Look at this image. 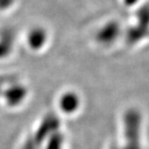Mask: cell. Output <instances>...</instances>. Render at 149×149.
Instances as JSON below:
<instances>
[{
    "instance_id": "cell-4",
    "label": "cell",
    "mask_w": 149,
    "mask_h": 149,
    "mask_svg": "<svg viewBox=\"0 0 149 149\" xmlns=\"http://www.w3.org/2000/svg\"><path fill=\"white\" fill-rule=\"evenodd\" d=\"M80 106L79 96L74 92H67L59 99V107L66 113H73Z\"/></svg>"
},
{
    "instance_id": "cell-6",
    "label": "cell",
    "mask_w": 149,
    "mask_h": 149,
    "mask_svg": "<svg viewBox=\"0 0 149 149\" xmlns=\"http://www.w3.org/2000/svg\"><path fill=\"white\" fill-rule=\"evenodd\" d=\"M15 3V0H0V10H6L11 7Z\"/></svg>"
},
{
    "instance_id": "cell-3",
    "label": "cell",
    "mask_w": 149,
    "mask_h": 149,
    "mask_svg": "<svg viewBox=\"0 0 149 149\" xmlns=\"http://www.w3.org/2000/svg\"><path fill=\"white\" fill-rule=\"evenodd\" d=\"M48 40V34L45 29L41 27H34L27 35V42L29 47L33 50H39L43 48Z\"/></svg>"
},
{
    "instance_id": "cell-1",
    "label": "cell",
    "mask_w": 149,
    "mask_h": 149,
    "mask_svg": "<svg viewBox=\"0 0 149 149\" xmlns=\"http://www.w3.org/2000/svg\"><path fill=\"white\" fill-rule=\"evenodd\" d=\"M120 33V28L119 24L116 22H110L99 30L96 39L102 45L111 44L119 37Z\"/></svg>"
},
{
    "instance_id": "cell-2",
    "label": "cell",
    "mask_w": 149,
    "mask_h": 149,
    "mask_svg": "<svg viewBox=\"0 0 149 149\" xmlns=\"http://www.w3.org/2000/svg\"><path fill=\"white\" fill-rule=\"evenodd\" d=\"M27 96V89L22 84H15L8 87L4 93L6 103L10 107H15L24 102Z\"/></svg>"
},
{
    "instance_id": "cell-7",
    "label": "cell",
    "mask_w": 149,
    "mask_h": 149,
    "mask_svg": "<svg viewBox=\"0 0 149 149\" xmlns=\"http://www.w3.org/2000/svg\"><path fill=\"white\" fill-rule=\"evenodd\" d=\"M138 1H139V0H123L124 4L127 6H132L136 5Z\"/></svg>"
},
{
    "instance_id": "cell-5",
    "label": "cell",
    "mask_w": 149,
    "mask_h": 149,
    "mask_svg": "<svg viewBox=\"0 0 149 149\" xmlns=\"http://www.w3.org/2000/svg\"><path fill=\"white\" fill-rule=\"evenodd\" d=\"M14 38L10 31H5L0 36V59L7 57L12 51Z\"/></svg>"
}]
</instances>
